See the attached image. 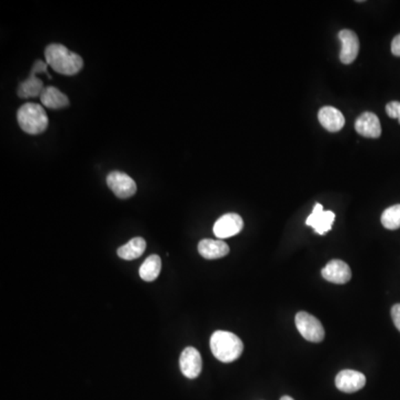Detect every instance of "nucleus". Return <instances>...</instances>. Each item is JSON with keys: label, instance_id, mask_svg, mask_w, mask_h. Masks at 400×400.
<instances>
[{"label": "nucleus", "instance_id": "obj_1", "mask_svg": "<svg viewBox=\"0 0 400 400\" xmlns=\"http://www.w3.org/2000/svg\"><path fill=\"white\" fill-rule=\"evenodd\" d=\"M46 63L52 69L65 76L78 73L84 66L82 57L60 44H52L45 50Z\"/></svg>", "mask_w": 400, "mask_h": 400}, {"label": "nucleus", "instance_id": "obj_2", "mask_svg": "<svg viewBox=\"0 0 400 400\" xmlns=\"http://www.w3.org/2000/svg\"><path fill=\"white\" fill-rule=\"evenodd\" d=\"M210 349L216 359L221 363H232L243 354L244 344L235 333L217 331L210 338Z\"/></svg>", "mask_w": 400, "mask_h": 400}, {"label": "nucleus", "instance_id": "obj_3", "mask_svg": "<svg viewBox=\"0 0 400 400\" xmlns=\"http://www.w3.org/2000/svg\"><path fill=\"white\" fill-rule=\"evenodd\" d=\"M18 124L25 133L38 135L44 133L49 120L44 107L35 102L23 104L17 111Z\"/></svg>", "mask_w": 400, "mask_h": 400}, {"label": "nucleus", "instance_id": "obj_4", "mask_svg": "<svg viewBox=\"0 0 400 400\" xmlns=\"http://www.w3.org/2000/svg\"><path fill=\"white\" fill-rule=\"evenodd\" d=\"M295 322L300 335L308 342H320L325 338V329L322 322L311 313L300 311L297 313Z\"/></svg>", "mask_w": 400, "mask_h": 400}, {"label": "nucleus", "instance_id": "obj_5", "mask_svg": "<svg viewBox=\"0 0 400 400\" xmlns=\"http://www.w3.org/2000/svg\"><path fill=\"white\" fill-rule=\"evenodd\" d=\"M107 185L120 199H127L136 194L135 180L122 171H113L107 176Z\"/></svg>", "mask_w": 400, "mask_h": 400}, {"label": "nucleus", "instance_id": "obj_6", "mask_svg": "<svg viewBox=\"0 0 400 400\" xmlns=\"http://www.w3.org/2000/svg\"><path fill=\"white\" fill-rule=\"evenodd\" d=\"M244 228V221L238 214H226L221 216L214 225V234L219 239L236 236Z\"/></svg>", "mask_w": 400, "mask_h": 400}, {"label": "nucleus", "instance_id": "obj_7", "mask_svg": "<svg viewBox=\"0 0 400 400\" xmlns=\"http://www.w3.org/2000/svg\"><path fill=\"white\" fill-rule=\"evenodd\" d=\"M180 370L185 377L195 379L199 376L203 369V360L199 351L194 347L184 349L179 358Z\"/></svg>", "mask_w": 400, "mask_h": 400}, {"label": "nucleus", "instance_id": "obj_8", "mask_svg": "<svg viewBox=\"0 0 400 400\" xmlns=\"http://www.w3.org/2000/svg\"><path fill=\"white\" fill-rule=\"evenodd\" d=\"M335 218H336L335 212L324 210L322 205L316 203L313 207V212L306 219V225L313 227L315 232L319 235H325L326 232L331 230Z\"/></svg>", "mask_w": 400, "mask_h": 400}, {"label": "nucleus", "instance_id": "obj_9", "mask_svg": "<svg viewBox=\"0 0 400 400\" xmlns=\"http://www.w3.org/2000/svg\"><path fill=\"white\" fill-rule=\"evenodd\" d=\"M335 383L340 392L353 394V392H358L365 387L366 377L365 375L362 374L359 371L345 369L337 375Z\"/></svg>", "mask_w": 400, "mask_h": 400}, {"label": "nucleus", "instance_id": "obj_10", "mask_svg": "<svg viewBox=\"0 0 400 400\" xmlns=\"http://www.w3.org/2000/svg\"><path fill=\"white\" fill-rule=\"evenodd\" d=\"M342 43L340 50V61L342 64L349 65L356 60L357 56L359 54V39L358 36L353 30H344L338 35Z\"/></svg>", "mask_w": 400, "mask_h": 400}, {"label": "nucleus", "instance_id": "obj_11", "mask_svg": "<svg viewBox=\"0 0 400 400\" xmlns=\"http://www.w3.org/2000/svg\"><path fill=\"white\" fill-rule=\"evenodd\" d=\"M322 275L327 282L333 284H347L351 278V267L345 261L333 259L322 268Z\"/></svg>", "mask_w": 400, "mask_h": 400}, {"label": "nucleus", "instance_id": "obj_12", "mask_svg": "<svg viewBox=\"0 0 400 400\" xmlns=\"http://www.w3.org/2000/svg\"><path fill=\"white\" fill-rule=\"evenodd\" d=\"M355 129L360 136L366 138H379L381 135V125L377 115L370 111L362 113L355 122Z\"/></svg>", "mask_w": 400, "mask_h": 400}, {"label": "nucleus", "instance_id": "obj_13", "mask_svg": "<svg viewBox=\"0 0 400 400\" xmlns=\"http://www.w3.org/2000/svg\"><path fill=\"white\" fill-rule=\"evenodd\" d=\"M318 120L320 125L331 133L342 131L346 122L342 111L331 106H325L319 111Z\"/></svg>", "mask_w": 400, "mask_h": 400}, {"label": "nucleus", "instance_id": "obj_14", "mask_svg": "<svg viewBox=\"0 0 400 400\" xmlns=\"http://www.w3.org/2000/svg\"><path fill=\"white\" fill-rule=\"evenodd\" d=\"M230 246L223 241L214 239H203L198 244V252L203 258L218 259L223 258L230 254Z\"/></svg>", "mask_w": 400, "mask_h": 400}, {"label": "nucleus", "instance_id": "obj_15", "mask_svg": "<svg viewBox=\"0 0 400 400\" xmlns=\"http://www.w3.org/2000/svg\"><path fill=\"white\" fill-rule=\"evenodd\" d=\"M41 104L50 109H61L69 106V99L56 87H45L41 96Z\"/></svg>", "mask_w": 400, "mask_h": 400}, {"label": "nucleus", "instance_id": "obj_16", "mask_svg": "<svg viewBox=\"0 0 400 400\" xmlns=\"http://www.w3.org/2000/svg\"><path fill=\"white\" fill-rule=\"evenodd\" d=\"M146 241L142 237H135L131 241L124 246L119 247L117 250L119 257L125 260H133V259L140 258V256L145 252Z\"/></svg>", "mask_w": 400, "mask_h": 400}, {"label": "nucleus", "instance_id": "obj_17", "mask_svg": "<svg viewBox=\"0 0 400 400\" xmlns=\"http://www.w3.org/2000/svg\"><path fill=\"white\" fill-rule=\"evenodd\" d=\"M44 84L41 79L37 78L35 73H30L28 79L21 82L18 88V96L21 98H34V97L41 96L44 91Z\"/></svg>", "mask_w": 400, "mask_h": 400}, {"label": "nucleus", "instance_id": "obj_18", "mask_svg": "<svg viewBox=\"0 0 400 400\" xmlns=\"http://www.w3.org/2000/svg\"><path fill=\"white\" fill-rule=\"evenodd\" d=\"M160 270H162V258L158 255L149 256L148 258L144 261L140 266V278L145 282H154L158 278Z\"/></svg>", "mask_w": 400, "mask_h": 400}, {"label": "nucleus", "instance_id": "obj_19", "mask_svg": "<svg viewBox=\"0 0 400 400\" xmlns=\"http://www.w3.org/2000/svg\"><path fill=\"white\" fill-rule=\"evenodd\" d=\"M381 223L386 230H396L400 228V205L389 207L381 215Z\"/></svg>", "mask_w": 400, "mask_h": 400}, {"label": "nucleus", "instance_id": "obj_20", "mask_svg": "<svg viewBox=\"0 0 400 400\" xmlns=\"http://www.w3.org/2000/svg\"><path fill=\"white\" fill-rule=\"evenodd\" d=\"M386 113L390 118L398 119L400 124V102H388L386 106Z\"/></svg>", "mask_w": 400, "mask_h": 400}, {"label": "nucleus", "instance_id": "obj_21", "mask_svg": "<svg viewBox=\"0 0 400 400\" xmlns=\"http://www.w3.org/2000/svg\"><path fill=\"white\" fill-rule=\"evenodd\" d=\"M392 318L395 326L400 331V304H395L392 308Z\"/></svg>", "mask_w": 400, "mask_h": 400}, {"label": "nucleus", "instance_id": "obj_22", "mask_svg": "<svg viewBox=\"0 0 400 400\" xmlns=\"http://www.w3.org/2000/svg\"><path fill=\"white\" fill-rule=\"evenodd\" d=\"M392 55L400 57V35L396 36L392 43Z\"/></svg>", "mask_w": 400, "mask_h": 400}, {"label": "nucleus", "instance_id": "obj_23", "mask_svg": "<svg viewBox=\"0 0 400 400\" xmlns=\"http://www.w3.org/2000/svg\"><path fill=\"white\" fill-rule=\"evenodd\" d=\"M280 400H295L293 398L289 397V396H284V397L280 398Z\"/></svg>", "mask_w": 400, "mask_h": 400}]
</instances>
